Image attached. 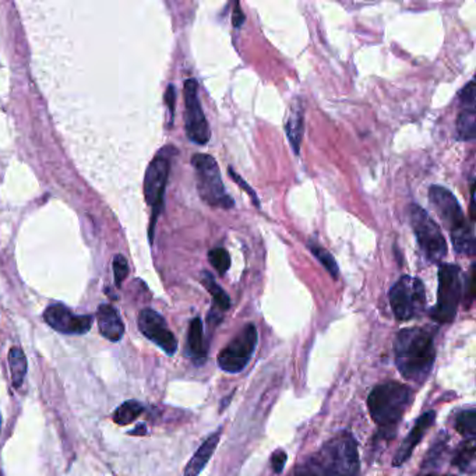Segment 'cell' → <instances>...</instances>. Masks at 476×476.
Listing matches in <instances>:
<instances>
[{
  "mask_svg": "<svg viewBox=\"0 0 476 476\" xmlns=\"http://www.w3.org/2000/svg\"><path fill=\"white\" fill-rule=\"evenodd\" d=\"M221 434H223V428L218 429L214 433L205 439L204 443L197 450L196 454L192 457L189 464L184 468V476H199L202 471L204 470L205 465L212 460L220 444Z\"/></svg>",
  "mask_w": 476,
  "mask_h": 476,
  "instance_id": "cell-17",
  "label": "cell"
},
{
  "mask_svg": "<svg viewBox=\"0 0 476 476\" xmlns=\"http://www.w3.org/2000/svg\"><path fill=\"white\" fill-rule=\"evenodd\" d=\"M359 472L361 461L355 439L351 433H341L296 467L291 476H359Z\"/></svg>",
  "mask_w": 476,
  "mask_h": 476,
  "instance_id": "cell-2",
  "label": "cell"
},
{
  "mask_svg": "<svg viewBox=\"0 0 476 476\" xmlns=\"http://www.w3.org/2000/svg\"><path fill=\"white\" fill-rule=\"evenodd\" d=\"M114 273H115L116 287H121L122 283L126 280L127 274H129V264L122 254H118L114 259Z\"/></svg>",
  "mask_w": 476,
  "mask_h": 476,
  "instance_id": "cell-29",
  "label": "cell"
},
{
  "mask_svg": "<svg viewBox=\"0 0 476 476\" xmlns=\"http://www.w3.org/2000/svg\"><path fill=\"white\" fill-rule=\"evenodd\" d=\"M192 165L196 174L197 192L205 204L223 210L233 207V197L226 193L221 178L220 166L214 157L208 154H196L192 158Z\"/></svg>",
  "mask_w": 476,
  "mask_h": 476,
  "instance_id": "cell-4",
  "label": "cell"
},
{
  "mask_svg": "<svg viewBox=\"0 0 476 476\" xmlns=\"http://www.w3.org/2000/svg\"><path fill=\"white\" fill-rule=\"evenodd\" d=\"M429 200H431V204L433 205L434 212L437 213L450 233L460 230L470 223L465 217L464 212H462L459 200L446 187L437 186V184L431 186Z\"/></svg>",
  "mask_w": 476,
  "mask_h": 476,
  "instance_id": "cell-11",
  "label": "cell"
},
{
  "mask_svg": "<svg viewBox=\"0 0 476 476\" xmlns=\"http://www.w3.org/2000/svg\"><path fill=\"white\" fill-rule=\"evenodd\" d=\"M408 212L411 226L423 257L431 263H441L447 256V242L441 226L418 204H411Z\"/></svg>",
  "mask_w": 476,
  "mask_h": 476,
  "instance_id": "cell-6",
  "label": "cell"
},
{
  "mask_svg": "<svg viewBox=\"0 0 476 476\" xmlns=\"http://www.w3.org/2000/svg\"><path fill=\"white\" fill-rule=\"evenodd\" d=\"M202 283L204 285L205 290L212 293L213 301H214L215 308L218 311L225 312L231 308L230 296L226 295L225 291L218 285L212 273H202Z\"/></svg>",
  "mask_w": 476,
  "mask_h": 476,
  "instance_id": "cell-22",
  "label": "cell"
},
{
  "mask_svg": "<svg viewBox=\"0 0 476 476\" xmlns=\"http://www.w3.org/2000/svg\"><path fill=\"white\" fill-rule=\"evenodd\" d=\"M186 355L193 359L196 363L202 365L207 358V348L204 345V332H203V322L200 317H194L190 322L189 332H187Z\"/></svg>",
  "mask_w": 476,
  "mask_h": 476,
  "instance_id": "cell-18",
  "label": "cell"
},
{
  "mask_svg": "<svg viewBox=\"0 0 476 476\" xmlns=\"http://www.w3.org/2000/svg\"><path fill=\"white\" fill-rule=\"evenodd\" d=\"M130 434H134V436H140V434H147V428H145V425H140L137 426L134 431H130Z\"/></svg>",
  "mask_w": 476,
  "mask_h": 476,
  "instance_id": "cell-35",
  "label": "cell"
},
{
  "mask_svg": "<svg viewBox=\"0 0 476 476\" xmlns=\"http://www.w3.org/2000/svg\"><path fill=\"white\" fill-rule=\"evenodd\" d=\"M208 260H210L213 267L217 270L220 275L225 274V273L231 269V256L223 247L213 249V251L208 253Z\"/></svg>",
  "mask_w": 476,
  "mask_h": 476,
  "instance_id": "cell-28",
  "label": "cell"
},
{
  "mask_svg": "<svg viewBox=\"0 0 476 476\" xmlns=\"http://www.w3.org/2000/svg\"><path fill=\"white\" fill-rule=\"evenodd\" d=\"M412 395L410 387L398 382H387L372 390L368 397L369 413L384 439L395 436V429L412 402Z\"/></svg>",
  "mask_w": 476,
  "mask_h": 476,
  "instance_id": "cell-3",
  "label": "cell"
},
{
  "mask_svg": "<svg viewBox=\"0 0 476 476\" xmlns=\"http://www.w3.org/2000/svg\"><path fill=\"white\" fill-rule=\"evenodd\" d=\"M455 429L465 439H473L476 434V411L467 410L455 418Z\"/></svg>",
  "mask_w": 476,
  "mask_h": 476,
  "instance_id": "cell-26",
  "label": "cell"
},
{
  "mask_svg": "<svg viewBox=\"0 0 476 476\" xmlns=\"http://www.w3.org/2000/svg\"><path fill=\"white\" fill-rule=\"evenodd\" d=\"M309 249L316 256V259L324 265V269L329 272V274L337 280L338 275H340V270H338L337 262H335L334 257L327 251L326 247H322V244L316 243V242H309Z\"/></svg>",
  "mask_w": 476,
  "mask_h": 476,
  "instance_id": "cell-25",
  "label": "cell"
},
{
  "mask_svg": "<svg viewBox=\"0 0 476 476\" xmlns=\"http://www.w3.org/2000/svg\"><path fill=\"white\" fill-rule=\"evenodd\" d=\"M231 400H233V395H228V398H226L225 402H223V405H221V411L225 410L226 404H228V402H231Z\"/></svg>",
  "mask_w": 476,
  "mask_h": 476,
  "instance_id": "cell-36",
  "label": "cell"
},
{
  "mask_svg": "<svg viewBox=\"0 0 476 476\" xmlns=\"http://www.w3.org/2000/svg\"><path fill=\"white\" fill-rule=\"evenodd\" d=\"M426 476H455V475H426Z\"/></svg>",
  "mask_w": 476,
  "mask_h": 476,
  "instance_id": "cell-37",
  "label": "cell"
},
{
  "mask_svg": "<svg viewBox=\"0 0 476 476\" xmlns=\"http://www.w3.org/2000/svg\"><path fill=\"white\" fill-rule=\"evenodd\" d=\"M44 320L52 329L62 334H85L93 326V316H77L62 303L51 304L46 308Z\"/></svg>",
  "mask_w": 476,
  "mask_h": 476,
  "instance_id": "cell-13",
  "label": "cell"
},
{
  "mask_svg": "<svg viewBox=\"0 0 476 476\" xmlns=\"http://www.w3.org/2000/svg\"><path fill=\"white\" fill-rule=\"evenodd\" d=\"M184 130L194 144L204 145L212 139V129L199 100V83L194 79L184 82Z\"/></svg>",
  "mask_w": 476,
  "mask_h": 476,
  "instance_id": "cell-10",
  "label": "cell"
},
{
  "mask_svg": "<svg viewBox=\"0 0 476 476\" xmlns=\"http://www.w3.org/2000/svg\"><path fill=\"white\" fill-rule=\"evenodd\" d=\"M143 405L139 402H134V400H129V402H124L118 410L114 412L112 419L114 422L118 423V425L124 426L129 425V423L134 422L140 415H142Z\"/></svg>",
  "mask_w": 476,
  "mask_h": 476,
  "instance_id": "cell-24",
  "label": "cell"
},
{
  "mask_svg": "<svg viewBox=\"0 0 476 476\" xmlns=\"http://www.w3.org/2000/svg\"><path fill=\"white\" fill-rule=\"evenodd\" d=\"M475 437L473 439H465L461 446L455 451L454 459H452V465L459 468L462 472H468L472 470L473 462H475Z\"/></svg>",
  "mask_w": 476,
  "mask_h": 476,
  "instance_id": "cell-23",
  "label": "cell"
},
{
  "mask_svg": "<svg viewBox=\"0 0 476 476\" xmlns=\"http://www.w3.org/2000/svg\"><path fill=\"white\" fill-rule=\"evenodd\" d=\"M462 296V273L459 265L444 263L439 267V290L437 303L431 311V317L441 324L451 322L457 316Z\"/></svg>",
  "mask_w": 476,
  "mask_h": 476,
  "instance_id": "cell-5",
  "label": "cell"
},
{
  "mask_svg": "<svg viewBox=\"0 0 476 476\" xmlns=\"http://www.w3.org/2000/svg\"><path fill=\"white\" fill-rule=\"evenodd\" d=\"M244 13L243 10L241 9V5L235 4V10H233V25H235L236 28L242 27L244 23Z\"/></svg>",
  "mask_w": 476,
  "mask_h": 476,
  "instance_id": "cell-34",
  "label": "cell"
},
{
  "mask_svg": "<svg viewBox=\"0 0 476 476\" xmlns=\"http://www.w3.org/2000/svg\"><path fill=\"white\" fill-rule=\"evenodd\" d=\"M304 129V114L303 106L301 101L296 100L290 116H288L287 124H285V132H287L288 140H290L291 147L293 153L299 155L301 153L302 137H303Z\"/></svg>",
  "mask_w": 476,
  "mask_h": 476,
  "instance_id": "cell-19",
  "label": "cell"
},
{
  "mask_svg": "<svg viewBox=\"0 0 476 476\" xmlns=\"http://www.w3.org/2000/svg\"><path fill=\"white\" fill-rule=\"evenodd\" d=\"M475 82L471 80L460 94V111L457 118V133L460 140L472 142L476 136Z\"/></svg>",
  "mask_w": 476,
  "mask_h": 476,
  "instance_id": "cell-14",
  "label": "cell"
},
{
  "mask_svg": "<svg viewBox=\"0 0 476 476\" xmlns=\"http://www.w3.org/2000/svg\"><path fill=\"white\" fill-rule=\"evenodd\" d=\"M0 423H2V421H0Z\"/></svg>",
  "mask_w": 476,
  "mask_h": 476,
  "instance_id": "cell-38",
  "label": "cell"
},
{
  "mask_svg": "<svg viewBox=\"0 0 476 476\" xmlns=\"http://www.w3.org/2000/svg\"><path fill=\"white\" fill-rule=\"evenodd\" d=\"M389 299L395 319L407 322L425 311V285L419 278L404 275L392 285Z\"/></svg>",
  "mask_w": 476,
  "mask_h": 476,
  "instance_id": "cell-7",
  "label": "cell"
},
{
  "mask_svg": "<svg viewBox=\"0 0 476 476\" xmlns=\"http://www.w3.org/2000/svg\"><path fill=\"white\" fill-rule=\"evenodd\" d=\"M454 251L464 256L473 257L476 254L475 228L472 223H468L460 230L451 233Z\"/></svg>",
  "mask_w": 476,
  "mask_h": 476,
  "instance_id": "cell-20",
  "label": "cell"
},
{
  "mask_svg": "<svg viewBox=\"0 0 476 476\" xmlns=\"http://www.w3.org/2000/svg\"><path fill=\"white\" fill-rule=\"evenodd\" d=\"M10 373H12V383L15 389L22 387L27 374V358L22 348L13 347L9 351Z\"/></svg>",
  "mask_w": 476,
  "mask_h": 476,
  "instance_id": "cell-21",
  "label": "cell"
},
{
  "mask_svg": "<svg viewBox=\"0 0 476 476\" xmlns=\"http://www.w3.org/2000/svg\"><path fill=\"white\" fill-rule=\"evenodd\" d=\"M139 329L144 337L153 341L166 355H174L178 351V341L166 326L165 319L153 309H143L139 314Z\"/></svg>",
  "mask_w": 476,
  "mask_h": 476,
  "instance_id": "cell-12",
  "label": "cell"
},
{
  "mask_svg": "<svg viewBox=\"0 0 476 476\" xmlns=\"http://www.w3.org/2000/svg\"><path fill=\"white\" fill-rule=\"evenodd\" d=\"M230 175L233 176V181H235V183L238 184V186L243 187L244 192H246L249 196L252 197V200H253L254 204L259 207V199H257L256 193H254V190H252V187L249 186V184L246 183V182L243 181V179L241 178V176L238 175V174L233 171V168H230Z\"/></svg>",
  "mask_w": 476,
  "mask_h": 476,
  "instance_id": "cell-31",
  "label": "cell"
},
{
  "mask_svg": "<svg viewBox=\"0 0 476 476\" xmlns=\"http://www.w3.org/2000/svg\"><path fill=\"white\" fill-rule=\"evenodd\" d=\"M98 327L106 340L118 342L124 334V324L116 311L111 304H101L97 311Z\"/></svg>",
  "mask_w": 476,
  "mask_h": 476,
  "instance_id": "cell-16",
  "label": "cell"
},
{
  "mask_svg": "<svg viewBox=\"0 0 476 476\" xmlns=\"http://www.w3.org/2000/svg\"><path fill=\"white\" fill-rule=\"evenodd\" d=\"M434 421H436V412L434 411H429V412L423 413L422 416H419L412 431L405 437V441H402V446L395 452L394 459H392V467H402L410 460L413 450L422 441L426 431L433 426Z\"/></svg>",
  "mask_w": 476,
  "mask_h": 476,
  "instance_id": "cell-15",
  "label": "cell"
},
{
  "mask_svg": "<svg viewBox=\"0 0 476 476\" xmlns=\"http://www.w3.org/2000/svg\"><path fill=\"white\" fill-rule=\"evenodd\" d=\"M288 455L283 450H277L272 455V467L275 473H281L287 464Z\"/></svg>",
  "mask_w": 476,
  "mask_h": 476,
  "instance_id": "cell-30",
  "label": "cell"
},
{
  "mask_svg": "<svg viewBox=\"0 0 476 476\" xmlns=\"http://www.w3.org/2000/svg\"><path fill=\"white\" fill-rule=\"evenodd\" d=\"M175 87H174V85H169L168 90H166L165 93V103L166 105H168L169 112H171V116H174V112H175Z\"/></svg>",
  "mask_w": 476,
  "mask_h": 476,
  "instance_id": "cell-32",
  "label": "cell"
},
{
  "mask_svg": "<svg viewBox=\"0 0 476 476\" xmlns=\"http://www.w3.org/2000/svg\"><path fill=\"white\" fill-rule=\"evenodd\" d=\"M468 295H467V306H470L471 302H472L473 295H475V267L472 265V270H471V277L468 280Z\"/></svg>",
  "mask_w": 476,
  "mask_h": 476,
  "instance_id": "cell-33",
  "label": "cell"
},
{
  "mask_svg": "<svg viewBox=\"0 0 476 476\" xmlns=\"http://www.w3.org/2000/svg\"><path fill=\"white\" fill-rule=\"evenodd\" d=\"M257 341H259V334L256 326L254 324L244 326L218 355L217 362L221 371L231 374L241 373L253 358Z\"/></svg>",
  "mask_w": 476,
  "mask_h": 476,
  "instance_id": "cell-9",
  "label": "cell"
},
{
  "mask_svg": "<svg viewBox=\"0 0 476 476\" xmlns=\"http://www.w3.org/2000/svg\"><path fill=\"white\" fill-rule=\"evenodd\" d=\"M447 443H449V436L446 433H441V436L437 437L433 446L431 447L428 454H426L423 468H434L439 465L444 451H446Z\"/></svg>",
  "mask_w": 476,
  "mask_h": 476,
  "instance_id": "cell-27",
  "label": "cell"
},
{
  "mask_svg": "<svg viewBox=\"0 0 476 476\" xmlns=\"http://www.w3.org/2000/svg\"><path fill=\"white\" fill-rule=\"evenodd\" d=\"M395 365L404 379L425 383L434 361V337L429 330L411 327L398 332L394 341Z\"/></svg>",
  "mask_w": 476,
  "mask_h": 476,
  "instance_id": "cell-1",
  "label": "cell"
},
{
  "mask_svg": "<svg viewBox=\"0 0 476 476\" xmlns=\"http://www.w3.org/2000/svg\"><path fill=\"white\" fill-rule=\"evenodd\" d=\"M171 148H164L155 155L154 160L148 165L144 178V197L147 204L153 208V220H151L150 236L153 239L155 221L160 215L161 208L165 196L166 183H168L169 171H171Z\"/></svg>",
  "mask_w": 476,
  "mask_h": 476,
  "instance_id": "cell-8",
  "label": "cell"
}]
</instances>
